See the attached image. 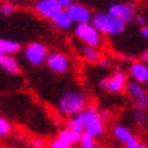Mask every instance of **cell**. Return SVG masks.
I'll return each mask as SVG.
<instances>
[{
  "mask_svg": "<svg viewBox=\"0 0 148 148\" xmlns=\"http://www.w3.org/2000/svg\"><path fill=\"white\" fill-rule=\"evenodd\" d=\"M73 34L82 45H88V47H94V48H100L103 45V36L91 24V21L82 23V24H75Z\"/></svg>",
  "mask_w": 148,
  "mask_h": 148,
  "instance_id": "cell-4",
  "label": "cell"
},
{
  "mask_svg": "<svg viewBox=\"0 0 148 148\" xmlns=\"http://www.w3.org/2000/svg\"><path fill=\"white\" fill-rule=\"evenodd\" d=\"M97 64H99L102 69H106V67H109V66H111V58H109V57H103V56H102V57L99 58Z\"/></svg>",
  "mask_w": 148,
  "mask_h": 148,
  "instance_id": "cell-24",
  "label": "cell"
},
{
  "mask_svg": "<svg viewBox=\"0 0 148 148\" xmlns=\"http://www.w3.org/2000/svg\"><path fill=\"white\" fill-rule=\"evenodd\" d=\"M88 148H102V147H99L97 144H96V145H93V147H88Z\"/></svg>",
  "mask_w": 148,
  "mask_h": 148,
  "instance_id": "cell-31",
  "label": "cell"
},
{
  "mask_svg": "<svg viewBox=\"0 0 148 148\" xmlns=\"http://www.w3.org/2000/svg\"><path fill=\"white\" fill-rule=\"evenodd\" d=\"M100 90L108 91L112 94H120L126 90L127 87V73L123 71H115L111 76H106L99 81Z\"/></svg>",
  "mask_w": 148,
  "mask_h": 148,
  "instance_id": "cell-6",
  "label": "cell"
},
{
  "mask_svg": "<svg viewBox=\"0 0 148 148\" xmlns=\"http://www.w3.org/2000/svg\"><path fill=\"white\" fill-rule=\"evenodd\" d=\"M78 54H79V57L84 60L85 63H90V64H97L99 58L102 57V53H100L99 48L82 45V43L78 47Z\"/></svg>",
  "mask_w": 148,
  "mask_h": 148,
  "instance_id": "cell-13",
  "label": "cell"
},
{
  "mask_svg": "<svg viewBox=\"0 0 148 148\" xmlns=\"http://www.w3.org/2000/svg\"><path fill=\"white\" fill-rule=\"evenodd\" d=\"M33 11L40 18L51 21L60 11H63V8L58 5L57 0H36L33 3Z\"/></svg>",
  "mask_w": 148,
  "mask_h": 148,
  "instance_id": "cell-8",
  "label": "cell"
},
{
  "mask_svg": "<svg viewBox=\"0 0 148 148\" xmlns=\"http://www.w3.org/2000/svg\"><path fill=\"white\" fill-rule=\"evenodd\" d=\"M30 147L32 148H45L47 142H45V139H43V138H34V139H32Z\"/></svg>",
  "mask_w": 148,
  "mask_h": 148,
  "instance_id": "cell-23",
  "label": "cell"
},
{
  "mask_svg": "<svg viewBox=\"0 0 148 148\" xmlns=\"http://www.w3.org/2000/svg\"><path fill=\"white\" fill-rule=\"evenodd\" d=\"M91 24L100 32L102 36H118L126 30V24L114 18L108 12H96L93 14Z\"/></svg>",
  "mask_w": 148,
  "mask_h": 148,
  "instance_id": "cell-3",
  "label": "cell"
},
{
  "mask_svg": "<svg viewBox=\"0 0 148 148\" xmlns=\"http://www.w3.org/2000/svg\"><path fill=\"white\" fill-rule=\"evenodd\" d=\"M142 62H145L147 64H148V48L144 51V53H142Z\"/></svg>",
  "mask_w": 148,
  "mask_h": 148,
  "instance_id": "cell-29",
  "label": "cell"
},
{
  "mask_svg": "<svg viewBox=\"0 0 148 148\" xmlns=\"http://www.w3.org/2000/svg\"><path fill=\"white\" fill-rule=\"evenodd\" d=\"M67 15L71 16L73 24H82V23H90L93 18V11L84 3H72L69 8L64 9Z\"/></svg>",
  "mask_w": 148,
  "mask_h": 148,
  "instance_id": "cell-11",
  "label": "cell"
},
{
  "mask_svg": "<svg viewBox=\"0 0 148 148\" xmlns=\"http://www.w3.org/2000/svg\"><path fill=\"white\" fill-rule=\"evenodd\" d=\"M12 133V124L6 117L0 114V138H6Z\"/></svg>",
  "mask_w": 148,
  "mask_h": 148,
  "instance_id": "cell-19",
  "label": "cell"
},
{
  "mask_svg": "<svg viewBox=\"0 0 148 148\" xmlns=\"http://www.w3.org/2000/svg\"><path fill=\"white\" fill-rule=\"evenodd\" d=\"M11 2H23V0H11Z\"/></svg>",
  "mask_w": 148,
  "mask_h": 148,
  "instance_id": "cell-32",
  "label": "cell"
},
{
  "mask_svg": "<svg viewBox=\"0 0 148 148\" xmlns=\"http://www.w3.org/2000/svg\"><path fill=\"white\" fill-rule=\"evenodd\" d=\"M58 2V5L63 8V9H66V8H69L72 3H75V0H57Z\"/></svg>",
  "mask_w": 148,
  "mask_h": 148,
  "instance_id": "cell-27",
  "label": "cell"
},
{
  "mask_svg": "<svg viewBox=\"0 0 148 148\" xmlns=\"http://www.w3.org/2000/svg\"><path fill=\"white\" fill-rule=\"evenodd\" d=\"M141 36H142L144 39H147V40H148V23L141 27Z\"/></svg>",
  "mask_w": 148,
  "mask_h": 148,
  "instance_id": "cell-28",
  "label": "cell"
},
{
  "mask_svg": "<svg viewBox=\"0 0 148 148\" xmlns=\"http://www.w3.org/2000/svg\"><path fill=\"white\" fill-rule=\"evenodd\" d=\"M88 106V96L79 90H67L57 100V111L63 117H73Z\"/></svg>",
  "mask_w": 148,
  "mask_h": 148,
  "instance_id": "cell-1",
  "label": "cell"
},
{
  "mask_svg": "<svg viewBox=\"0 0 148 148\" xmlns=\"http://www.w3.org/2000/svg\"><path fill=\"white\" fill-rule=\"evenodd\" d=\"M0 69L8 75H18L21 72V64L15 56H2L0 57Z\"/></svg>",
  "mask_w": 148,
  "mask_h": 148,
  "instance_id": "cell-15",
  "label": "cell"
},
{
  "mask_svg": "<svg viewBox=\"0 0 148 148\" xmlns=\"http://www.w3.org/2000/svg\"><path fill=\"white\" fill-rule=\"evenodd\" d=\"M81 120V124L85 133H90L94 138H100L103 136L106 130V124H105V120L102 118L100 112L97 111V108L88 105L85 106L79 114H76Z\"/></svg>",
  "mask_w": 148,
  "mask_h": 148,
  "instance_id": "cell-2",
  "label": "cell"
},
{
  "mask_svg": "<svg viewBox=\"0 0 148 148\" xmlns=\"http://www.w3.org/2000/svg\"><path fill=\"white\" fill-rule=\"evenodd\" d=\"M45 64L53 73L56 75H63L66 72H69L71 69V58L66 53L63 51H53V53H48Z\"/></svg>",
  "mask_w": 148,
  "mask_h": 148,
  "instance_id": "cell-7",
  "label": "cell"
},
{
  "mask_svg": "<svg viewBox=\"0 0 148 148\" xmlns=\"http://www.w3.org/2000/svg\"><path fill=\"white\" fill-rule=\"evenodd\" d=\"M133 120L138 126H144L148 120V115H147V111L144 109H139V108H135L133 111Z\"/></svg>",
  "mask_w": 148,
  "mask_h": 148,
  "instance_id": "cell-21",
  "label": "cell"
},
{
  "mask_svg": "<svg viewBox=\"0 0 148 148\" xmlns=\"http://www.w3.org/2000/svg\"><path fill=\"white\" fill-rule=\"evenodd\" d=\"M106 12L124 24L133 21V16L136 15L135 6L132 3H112L108 6Z\"/></svg>",
  "mask_w": 148,
  "mask_h": 148,
  "instance_id": "cell-9",
  "label": "cell"
},
{
  "mask_svg": "<svg viewBox=\"0 0 148 148\" xmlns=\"http://www.w3.org/2000/svg\"><path fill=\"white\" fill-rule=\"evenodd\" d=\"M135 148H148V145L147 144H144V142H141V141H139V144L135 147Z\"/></svg>",
  "mask_w": 148,
  "mask_h": 148,
  "instance_id": "cell-30",
  "label": "cell"
},
{
  "mask_svg": "<svg viewBox=\"0 0 148 148\" xmlns=\"http://www.w3.org/2000/svg\"><path fill=\"white\" fill-rule=\"evenodd\" d=\"M8 148H14V147H8Z\"/></svg>",
  "mask_w": 148,
  "mask_h": 148,
  "instance_id": "cell-33",
  "label": "cell"
},
{
  "mask_svg": "<svg viewBox=\"0 0 148 148\" xmlns=\"http://www.w3.org/2000/svg\"><path fill=\"white\" fill-rule=\"evenodd\" d=\"M21 43L14 39L0 38V54L2 56H15L21 51Z\"/></svg>",
  "mask_w": 148,
  "mask_h": 148,
  "instance_id": "cell-17",
  "label": "cell"
},
{
  "mask_svg": "<svg viewBox=\"0 0 148 148\" xmlns=\"http://www.w3.org/2000/svg\"><path fill=\"white\" fill-rule=\"evenodd\" d=\"M21 51H23L24 60L30 66H34V67H39L42 64H45L47 56L49 53L48 47L40 40H34V42L27 43L24 48H21Z\"/></svg>",
  "mask_w": 148,
  "mask_h": 148,
  "instance_id": "cell-5",
  "label": "cell"
},
{
  "mask_svg": "<svg viewBox=\"0 0 148 148\" xmlns=\"http://www.w3.org/2000/svg\"><path fill=\"white\" fill-rule=\"evenodd\" d=\"M51 24H53V27L54 29H57V30H60V32H66V30H71L72 29V25H75L73 24V21L71 20V16L67 15V12L63 9V11H60L53 20H51Z\"/></svg>",
  "mask_w": 148,
  "mask_h": 148,
  "instance_id": "cell-16",
  "label": "cell"
},
{
  "mask_svg": "<svg viewBox=\"0 0 148 148\" xmlns=\"http://www.w3.org/2000/svg\"><path fill=\"white\" fill-rule=\"evenodd\" d=\"M78 145H79L81 148H88V147H93L96 145V138L91 136L90 133H85L82 132L81 136H79V141H78Z\"/></svg>",
  "mask_w": 148,
  "mask_h": 148,
  "instance_id": "cell-20",
  "label": "cell"
},
{
  "mask_svg": "<svg viewBox=\"0 0 148 148\" xmlns=\"http://www.w3.org/2000/svg\"><path fill=\"white\" fill-rule=\"evenodd\" d=\"M129 76L138 84L148 82V64L145 62H133L129 66Z\"/></svg>",
  "mask_w": 148,
  "mask_h": 148,
  "instance_id": "cell-12",
  "label": "cell"
},
{
  "mask_svg": "<svg viewBox=\"0 0 148 148\" xmlns=\"http://www.w3.org/2000/svg\"><path fill=\"white\" fill-rule=\"evenodd\" d=\"M75 145V141L72 138V133L67 129H63L57 133V136L49 142V148H72Z\"/></svg>",
  "mask_w": 148,
  "mask_h": 148,
  "instance_id": "cell-14",
  "label": "cell"
},
{
  "mask_svg": "<svg viewBox=\"0 0 148 148\" xmlns=\"http://www.w3.org/2000/svg\"><path fill=\"white\" fill-rule=\"evenodd\" d=\"M126 90H127L129 96L132 97V100L135 102V106L136 108L148 111V91L144 88L142 84H138L135 81L127 82Z\"/></svg>",
  "mask_w": 148,
  "mask_h": 148,
  "instance_id": "cell-10",
  "label": "cell"
},
{
  "mask_svg": "<svg viewBox=\"0 0 148 148\" xmlns=\"http://www.w3.org/2000/svg\"><path fill=\"white\" fill-rule=\"evenodd\" d=\"M112 135H114V138L118 142L126 144L129 139L133 136V132L124 124H117V126H114V129H112Z\"/></svg>",
  "mask_w": 148,
  "mask_h": 148,
  "instance_id": "cell-18",
  "label": "cell"
},
{
  "mask_svg": "<svg viewBox=\"0 0 148 148\" xmlns=\"http://www.w3.org/2000/svg\"><path fill=\"white\" fill-rule=\"evenodd\" d=\"M15 11H16V6L14 2H3L0 5V14L3 16H11Z\"/></svg>",
  "mask_w": 148,
  "mask_h": 148,
  "instance_id": "cell-22",
  "label": "cell"
},
{
  "mask_svg": "<svg viewBox=\"0 0 148 148\" xmlns=\"http://www.w3.org/2000/svg\"><path fill=\"white\" fill-rule=\"evenodd\" d=\"M0 57H2V54H0Z\"/></svg>",
  "mask_w": 148,
  "mask_h": 148,
  "instance_id": "cell-34",
  "label": "cell"
},
{
  "mask_svg": "<svg viewBox=\"0 0 148 148\" xmlns=\"http://www.w3.org/2000/svg\"><path fill=\"white\" fill-rule=\"evenodd\" d=\"M133 21H135L138 25H141V27H142V25L147 24V16H144V15H135V16H133Z\"/></svg>",
  "mask_w": 148,
  "mask_h": 148,
  "instance_id": "cell-26",
  "label": "cell"
},
{
  "mask_svg": "<svg viewBox=\"0 0 148 148\" xmlns=\"http://www.w3.org/2000/svg\"><path fill=\"white\" fill-rule=\"evenodd\" d=\"M138 144H139V139H138V138H136V136L133 135V136L130 138L129 141H127V142L124 144V147H126V148H135V147H136Z\"/></svg>",
  "mask_w": 148,
  "mask_h": 148,
  "instance_id": "cell-25",
  "label": "cell"
}]
</instances>
